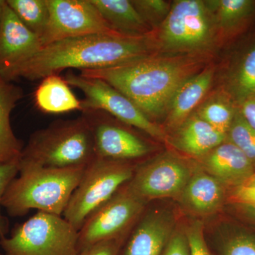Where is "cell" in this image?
<instances>
[{"instance_id": "cell-8", "label": "cell", "mask_w": 255, "mask_h": 255, "mask_svg": "<svg viewBox=\"0 0 255 255\" xmlns=\"http://www.w3.org/2000/svg\"><path fill=\"white\" fill-rule=\"evenodd\" d=\"M65 80L70 87L78 89L85 95L81 100L82 111L100 110L110 114L157 140H165L162 128L150 120L130 99L100 79L87 78L69 71Z\"/></svg>"}, {"instance_id": "cell-13", "label": "cell", "mask_w": 255, "mask_h": 255, "mask_svg": "<svg viewBox=\"0 0 255 255\" xmlns=\"http://www.w3.org/2000/svg\"><path fill=\"white\" fill-rule=\"evenodd\" d=\"M41 48L39 37L6 4L0 16V77L7 81L10 74Z\"/></svg>"}, {"instance_id": "cell-10", "label": "cell", "mask_w": 255, "mask_h": 255, "mask_svg": "<svg viewBox=\"0 0 255 255\" xmlns=\"http://www.w3.org/2000/svg\"><path fill=\"white\" fill-rule=\"evenodd\" d=\"M49 20L41 37V46L88 35L122 36L111 29L91 0H47Z\"/></svg>"}, {"instance_id": "cell-1", "label": "cell", "mask_w": 255, "mask_h": 255, "mask_svg": "<svg viewBox=\"0 0 255 255\" xmlns=\"http://www.w3.org/2000/svg\"><path fill=\"white\" fill-rule=\"evenodd\" d=\"M157 47L150 33L141 37L93 34L67 38L42 47L10 74L7 82L18 78L43 80L67 69L113 68L154 55Z\"/></svg>"}, {"instance_id": "cell-17", "label": "cell", "mask_w": 255, "mask_h": 255, "mask_svg": "<svg viewBox=\"0 0 255 255\" xmlns=\"http://www.w3.org/2000/svg\"><path fill=\"white\" fill-rule=\"evenodd\" d=\"M227 135L216 130L195 113L177 128L173 145L188 155L201 157L226 141Z\"/></svg>"}, {"instance_id": "cell-9", "label": "cell", "mask_w": 255, "mask_h": 255, "mask_svg": "<svg viewBox=\"0 0 255 255\" xmlns=\"http://www.w3.org/2000/svg\"><path fill=\"white\" fill-rule=\"evenodd\" d=\"M146 203L126 184L84 223L78 231V253L99 242L123 237L141 216Z\"/></svg>"}, {"instance_id": "cell-7", "label": "cell", "mask_w": 255, "mask_h": 255, "mask_svg": "<svg viewBox=\"0 0 255 255\" xmlns=\"http://www.w3.org/2000/svg\"><path fill=\"white\" fill-rule=\"evenodd\" d=\"M216 31L205 1L177 0L160 26L157 40L164 51L194 53L211 48Z\"/></svg>"}, {"instance_id": "cell-35", "label": "cell", "mask_w": 255, "mask_h": 255, "mask_svg": "<svg viewBox=\"0 0 255 255\" xmlns=\"http://www.w3.org/2000/svg\"><path fill=\"white\" fill-rule=\"evenodd\" d=\"M6 5V1L4 0H0V16L4 11L5 6Z\"/></svg>"}, {"instance_id": "cell-14", "label": "cell", "mask_w": 255, "mask_h": 255, "mask_svg": "<svg viewBox=\"0 0 255 255\" xmlns=\"http://www.w3.org/2000/svg\"><path fill=\"white\" fill-rule=\"evenodd\" d=\"M129 234L122 255H161L174 232L169 213L152 211L140 216Z\"/></svg>"}, {"instance_id": "cell-11", "label": "cell", "mask_w": 255, "mask_h": 255, "mask_svg": "<svg viewBox=\"0 0 255 255\" xmlns=\"http://www.w3.org/2000/svg\"><path fill=\"white\" fill-rule=\"evenodd\" d=\"M82 115L91 129L97 158L131 164L150 154V145L129 128L132 127L102 111H84Z\"/></svg>"}, {"instance_id": "cell-19", "label": "cell", "mask_w": 255, "mask_h": 255, "mask_svg": "<svg viewBox=\"0 0 255 255\" xmlns=\"http://www.w3.org/2000/svg\"><path fill=\"white\" fill-rule=\"evenodd\" d=\"M21 87L0 77V162L19 160L23 142L15 135L11 126V114L23 98Z\"/></svg>"}, {"instance_id": "cell-12", "label": "cell", "mask_w": 255, "mask_h": 255, "mask_svg": "<svg viewBox=\"0 0 255 255\" xmlns=\"http://www.w3.org/2000/svg\"><path fill=\"white\" fill-rule=\"evenodd\" d=\"M194 172L184 159L165 154L137 166L127 187L145 202L180 196Z\"/></svg>"}, {"instance_id": "cell-25", "label": "cell", "mask_w": 255, "mask_h": 255, "mask_svg": "<svg viewBox=\"0 0 255 255\" xmlns=\"http://www.w3.org/2000/svg\"><path fill=\"white\" fill-rule=\"evenodd\" d=\"M227 138L228 141L232 142L243 152L255 169V130L239 111L235 114L228 131Z\"/></svg>"}, {"instance_id": "cell-16", "label": "cell", "mask_w": 255, "mask_h": 255, "mask_svg": "<svg viewBox=\"0 0 255 255\" xmlns=\"http://www.w3.org/2000/svg\"><path fill=\"white\" fill-rule=\"evenodd\" d=\"M214 78V70L206 68L194 74L178 87L169 102L167 113V124L171 128L179 127L192 114L209 91Z\"/></svg>"}, {"instance_id": "cell-32", "label": "cell", "mask_w": 255, "mask_h": 255, "mask_svg": "<svg viewBox=\"0 0 255 255\" xmlns=\"http://www.w3.org/2000/svg\"><path fill=\"white\" fill-rule=\"evenodd\" d=\"M235 201L248 209H255V174L246 182L236 188Z\"/></svg>"}, {"instance_id": "cell-23", "label": "cell", "mask_w": 255, "mask_h": 255, "mask_svg": "<svg viewBox=\"0 0 255 255\" xmlns=\"http://www.w3.org/2000/svg\"><path fill=\"white\" fill-rule=\"evenodd\" d=\"M6 4L18 19L41 38L49 20L47 0H6Z\"/></svg>"}, {"instance_id": "cell-27", "label": "cell", "mask_w": 255, "mask_h": 255, "mask_svg": "<svg viewBox=\"0 0 255 255\" xmlns=\"http://www.w3.org/2000/svg\"><path fill=\"white\" fill-rule=\"evenodd\" d=\"M131 1L151 28L162 25L172 5L163 0H132Z\"/></svg>"}, {"instance_id": "cell-36", "label": "cell", "mask_w": 255, "mask_h": 255, "mask_svg": "<svg viewBox=\"0 0 255 255\" xmlns=\"http://www.w3.org/2000/svg\"><path fill=\"white\" fill-rule=\"evenodd\" d=\"M249 214H251V216L255 219V209H248Z\"/></svg>"}, {"instance_id": "cell-22", "label": "cell", "mask_w": 255, "mask_h": 255, "mask_svg": "<svg viewBox=\"0 0 255 255\" xmlns=\"http://www.w3.org/2000/svg\"><path fill=\"white\" fill-rule=\"evenodd\" d=\"M217 29L229 30L249 16L254 9L251 0L205 1Z\"/></svg>"}, {"instance_id": "cell-21", "label": "cell", "mask_w": 255, "mask_h": 255, "mask_svg": "<svg viewBox=\"0 0 255 255\" xmlns=\"http://www.w3.org/2000/svg\"><path fill=\"white\" fill-rule=\"evenodd\" d=\"M37 108L46 114H63L82 111V102L74 95L70 85L59 75L42 80L34 92Z\"/></svg>"}, {"instance_id": "cell-24", "label": "cell", "mask_w": 255, "mask_h": 255, "mask_svg": "<svg viewBox=\"0 0 255 255\" xmlns=\"http://www.w3.org/2000/svg\"><path fill=\"white\" fill-rule=\"evenodd\" d=\"M236 112L227 100L214 96L197 109L195 114L219 131L227 135Z\"/></svg>"}, {"instance_id": "cell-37", "label": "cell", "mask_w": 255, "mask_h": 255, "mask_svg": "<svg viewBox=\"0 0 255 255\" xmlns=\"http://www.w3.org/2000/svg\"><path fill=\"white\" fill-rule=\"evenodd\" d=\"M0 255H3L0 254Z\"/></svg>"}, {"instance_id": "cell-33", "label": "cell", "mask_w": 255, "mask_h": 255, "mask_svg": "<svg viewBox=\"0 0 255 255\" xmlns=\"http://www.w3.org/2000/svg\"><path fill=\"white\" fill-rule=\"evenodd\" d=\"M123 237L99 242L78 255H118Z\"/></svg>"}, {"instance_id": "cell-28", "label": "cell", "mask_w": 255, "mask_h": 255, "mask_svg": "<svg viewBox=\"0 0 255 255\" xmlns=\"http://www.w3.org/2000/svg\"><path fill=\"white\" fill-rule=\"evenodd\" d=\"M18 161L0 162V239L6 237L9 233V221L1 214V201L10 183L17 177Z\"/></svg>"}, {"instance_id": "cell-3", "label": "cell", "mask_w": 255, "mask_h": 255, "mask_svg": "<svg viewBox=\"0 0 255 255\" xmlns=\"http://www.w3.org/2000/svg\"><path fill=\"white\" fill-rule=\"evenodd\" d=\"M19 176L6 189L1 206L12 217L31 209L63 216L83 175L82 169L45 168L18 161Z\"/></svg>"}, {"instance_id": "cell-30", "label": "cell", "mask_w": 255, "mask_h": 255, "mask_svg": "<svg viewBox=\"0 0 255 255\" xmlns=\"http://www.w3.org/2000/svg\"><path fill=\"white\" fill-rule=\"evenodd\" d=\"M191 255H211L204 239V226L201 221H194L186 231Z\"/></svg>"}, {"instance_id": "cell-20", "label": "cell", "mask_w": 255, "mask_h": 255, "mask_svg": "<svg viewBox=\"0 0 255 255\" xmlns=\"http://www.w3.org/2000/svg\"><path fill=\"white\" fill-rule=\"evenodd\" d=\"M111 29L122 36L141 37L151 28L129 0H91Z\"/></svg>"}, {"instance_id": "cell-29", "label": "cell", "mask_w": 255, "mask_h": 255, "mask_svg": "<svg viewBox=\"0 0 255 255\" xmlns=\"http://www.w3.org/2000/svg\"><path fill=\"white\" fill-rule=\"evenodd\" d=\"M222 255H255V236L241 233L230 238L223 246Z\"/></svg>"}, {"instance_id": "cell-31", "label": "cell", "mask_w": 255, "mask_h": 255, "mask_svg": "<svg viewBox=\"0 0 255 255\" xmlns=\"http://www.w3.org/2000/svg\"><path fill=\"white\" fill-rule=\"evenodd\" d=\"M162 255H191L186 232L174 231Z\"/></svg>"}, {"instance_id": "cell-34", "label": "cell", "mask_w": 255, "mask_h": 255, "mask_svg": "<svg viewBox=\"0 0 255 255\" xmlns=\"http://www.w3.org/2000/svg\"><path fill=\"white\" fill-rule=\"evenodd\" d=\"M239 112L247 122L255 130V97L241 102Z\"/></svg>"}, {"instance_id": "cell-4", "label": "cell", "mask_w": 255, "mask_h": 255, "mask_svg": "<svg viewBox=\"0 0 255 255\" xmlns=\"http://www.w3.org/2000/svg\"><path fill=\"white\" fill-rule=\"evenodd\" d=\"M96 157L90 126L83 115L55 121L33 132L23 148L19 161L45 168H86Z\"/></svg>"}, {"instance_id": "cell-6", "label": "cell", "mask_w": 255, "mask_h": 255, "mask_svg": "<svg viewBox=\"0 0 255 255\" xmlns=\"http://www.w3.org/2000/svg\"><path fill=\"white\" fill-rule=\"evenodd\" d=\"M137 166L96 158L84 170L63 217L80 231L87 218L132 179Z\"/></svg>"}, {"instance_id": "cell-15", "label": "cell", "mask_w": 255, "mask_h": 255, "mask_svg": "<svg viewBox=\"0 0 255 255\" xmlns=\"http://www.w3.org/2000/svg\"><path fill=\"white\" fill-rule=\"evenodd\" d=\"M200 159L206 172L226 185L239 187L255 174L251 161L229 141L223 142Z\"/></svg>"}, {"instance_id": "cell-2", "label": "cell", "mask_w": 255, "mask_h": 255, "mask_svg": "<svg viewBox=\"0 0 255 255\" xmlns=\"http://www.w3.org/2000/svg\"><path fill=\"white\" fill-rule=\"evenodd\" d=\"M198 68L199 65L192 59L154 54L113 68L82 70L80 75L110 84L152 121L167 113L174 92L187 79L197 73Z\"/></svg>"}, {"instance_id": "cell-26", "label": "cell", "mask_w": 255, "mask_h": 255, "mask_svg": "<svg viewBox=\"0 0 255 255\" xmlns=\"http://www.w3.org/2000/svg\"><path fill=\"white\" fill-rule=\"evenodd\" d=\"M233 90L241 102L255 97V45L241 62L233 80Z\"/></svg>"}, {"instance_id": "cell-5", "label": "cell", "mask_w": 255, "mask_h": 255, "mask_svg": "<svg viewBox=\"0 0 255 255\" xmlns=\"http://www.w3.org/2000/svg\"><path fill=\"white\" fill-rule=\"evenodd\" d=\"M78 231L63 216L38 211L0 239L4 255H78Z\"/></svg>"}, {"instance_id": "cell-18", "label": "cell", "mask_w": 255, "mask_h": 255, "mask_svg": "<svg viewBox=\"0 0 255 255\" xmlns=\"http://www.w3.org/2000/svg\"><path fill=\"white\" fill-rule=\"evenodd\" d=\"M223 184L206 171L196 170L181 194L184 205L199 215H209L221 207Z\"/></svg>"}]
</instances>
